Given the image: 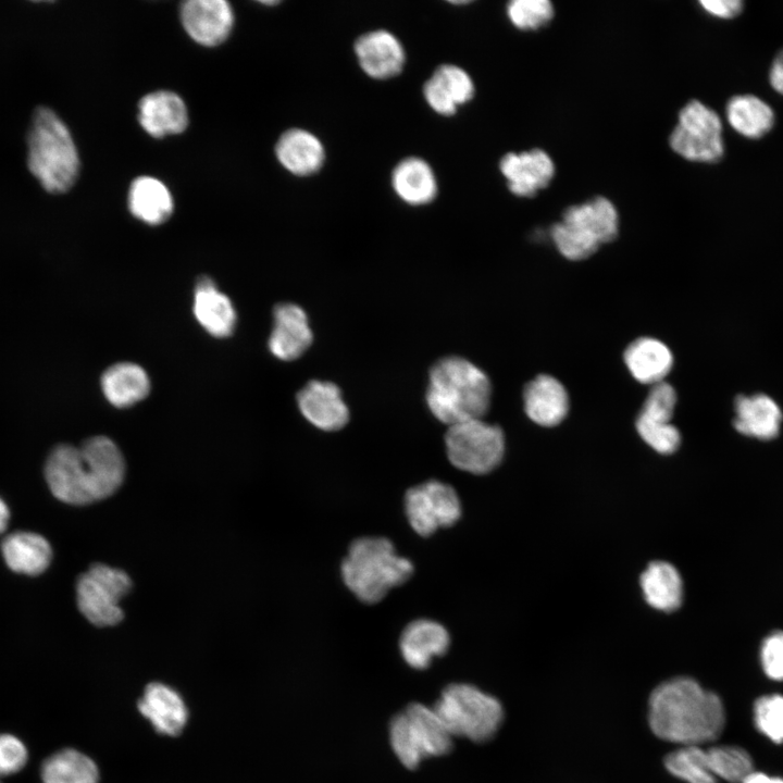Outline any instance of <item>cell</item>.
<instances>
[{"label":"cell","mask_w":783,"mask_h":783,"mask_svg":"<svg viewBox=\"0 0 783 783\" xmlns=\"http://www.w3.org/2000/svg\"><path fill=\"white\" fill-rule=\"evenodd\" d=\"M760 662L769 679L783 681V631L766 636L760 647Z\"/></svg>","instance_id":"cell-39"},{"label":"cell","mask_w":783,"mask_h":783,"mask_svg":"<svg viewBox=\"0 0 783 783\" xmlns=\"http://www.w3.org/2000/svg\"><path fill=\"white\" fill-rule=\"evenodd\" d=\"M1 552L12 571L28 575L42 573L52 558L49 542L37 533L26 531L14 532L4 537Z\"/></svg>","instance_id":"cell-27"},{"label":"cell","mask_w":783,"mask_h":783,"mask_svg":"<svg viewBox=\"0 0 783 783\" xmlns=\"http://www.w3.org/2000/svg\"><path fill=\"white\" fill-rule=\"evenodd\" d=\"M181 21L186 33L198 44H222L234 25V12L224 0H188L182 4Z\"/></svg>","instance_id":"cell-15"},{"label":"cell","mask_w":783,"mask_h":783,"mask_svg":"<svg viewBox=\"0 0 783 783\" xmlns=\"http://www.w3.org/2000/svg\"><path fill=\"white\" fill-rule=\"evenodd\" d=\"M647 720L651 732L664 742L703 746L723 732L725 711L717 694L692 678L678 676L652 689Z\"/></svg>","instance_id":"cell-1"},{"label":"cell","mask_w":783,"mask_h":783,"mask_svg":"<svg viewBox=\"0 0 783 783\" xmlns=\"http://www.w3.org/2000/svg\"><path fill=\"white\" fill-rule=\"evenodd\" d=\"M506 12L511 24L520 30H537L548 25L555 15L549 0H512Z\"/></svg>","instance_id":"cell-36"},{"label":"cell","mask_w":783,"mask_h":783,"mask_svg":"<svg viewBox=\"0 0 783 783\" xmlns=\"http://www.w3.org/2000/svg\"><path fill=\"white\" fill-rule=\"evenodd\" d=\"M260 3L265 4V5H276V4H278L277 1H262V2H260Z\"/></svg>","instance_id":"cell-46"},{"label":"cell","mask_w":783,"mask_h":783,"mask_svg":"<svg viewBox=\"0 0 783 783\" xmlns=\"http://www.w3.org/2000/svg\"><path fill=\"white\" fill-rule=\"evenodd\" d=\"M499 171L511 194L532 198L551 183L556 167L551 157L540 148L508 152L499 161Z\"/></svg>","instance_id":"cell-14"},{"label":"cell","mask_w":783,"mask_h":783,"mask_svg":"<svg viewBox=\"0 0 783 783\" xmlns=\"http://www.w3.org/2000/svg\"><path fill=\"white\" fill-rule=\"evenodd\" d=\"M671 149L693 162L719 161L724 151L722 123L716 111L698 100L688 101L679 112L669 136Z\"/></svg>","instance_id":"cell-11"},{"label":"cell","mask_w":783,"mask_h":783,"mask_svg":"<svg viewBox=\"0 0 783 783\" xmlns=\"http://www.w3.org/2000/svg\"><path fill=\"white\" fill-rule=\"evenodd\" d=\"M423 97L428 107L437 114L450 116L458 110L455 101L432 76L423 85Z\"/></svg>","instance_id":"cell-41"},{"label":"cell","mask_w":783,"mask_h":783,"mask_svg":"<svg viewBox=\"0 0 783 783\" xmlns=\"http://www.w3.org/2000/svg\"><path fill=\"white\" fill-rule=\"evenodd\" d=\"M278 162L297 176L318 173L325 161L322 141L311 132L291 128L281 135L275 146Z\"/></svg>","instance_id":"cell-23"},{"label":"cell","mask_w":783,"mask_h":783,"mask_svg":"<svg viewBox=\"0 0 783 783\" xmlns=\"http://www.w3.org/2000/svg\"><path fill=\"white\" fill-rule=\"evenodd\" d=\"M297 402L302 415L320 430L338 431L349 420L341 391L332 382L310 381L299 390Z\"/></svg>","instance_id":"cell-17"},{"label":"cell","mask_w":783,"mask_h":783,"mask_svg":"<svg viewBox=\"0 0 783 783\" xmlns=\"http://www.w3.org/2000/svg\"><path fill=\"white\" fill-rule=\"evenodd\" d=\"M1 783V782H0Z\"/></svg>","instance_id":"cell-47"},{"label":"cell","mask_w":783,"mask_h":783,"mask_svg":"<svg viewBox=\"0 0 783 783\" xmlns=\"http://www.w3.org/2000/svg\"><path fill=\"white\" fill-rule=\"evenodd\" d=\"M27 167L44 190L69 191L76 183L80 161L72 134L50 108L35 109L26 138Z\"/></svg>","instance_id":"cell-3"},{"label":"cell","mask_w":783,"mask_h":783,"mask_svg":"<svg viewBox=\"0 0 783 783\" xmlns=\"http://www.w3.org/2000/svg\"><path fill=\"white\" fill-rule=\"evenodd\" d=\"M129 212L149 225H160L173 213L174 202L169 188L158 178L139 176L128 190Z\"/></svg>","instance_id":"cell-29"},{"label":"cell","mask_w":783,"mask_h":783,"mask_svg":"<svg viewBox=\"0 0 783 783\" xmlns=\"http://www.w3.org/2000/svg\"><path fill=\"white\" fill-rule=\"evenodd\" d=\"M101 387L110 403L126 408L142 400L149 394L150 381L140 365L120 362L104 371Z\"/></svg>","instance_id":"cell-30"},{"label":"cell","mask_w":783,"mask_h":783,"mask_svg":"<svg viewBox=\"0 0 783 783\" xmlns=\"http://www.w3.org/2000/svg\"><path fill=\"white\" fill-rule=\"evenodd\" d=\"M139 711L165 735L179 734L187 721V709L182 697L161 683L149 684L138 703Z\"/></svg>","instance_id":"cell-24"},{"label":"cell","mask_w":783,"mask_h":783,"mask_svg":"<svg viewBox=\"0 0 783 783\" xmlns=\"http://www.w3.org/2000/svg\"><path fill=\"white\" fill-rule=\"evenodd\" d=\"M460 107L474 97V83L462 67L455 64H442L431 75Z\"/></svg>","instance_id":"cell-38"},{"label":"cell","mask_w":783,"mask_h":783,"mask_svg":"<svg viewBox=\"0 0 783 783\" xmlns=\"http://www.w3.org/2000/svg\"><path fill=\"white\" fill-rule=\"evenodd\" d=\"M754 722L758 731L773 743H783V695L759 697L754 705Z\"/></svg>","instance_id":"cell-37"},{"label":"cell","mask_w":783,"mask_h":783,"mask_svg":"<svg viewBox=\"0 0 783 783\" xmlns=\"http://www.w3.org/2000/svg\"><path fill=\"white\" fill-rule=\"evenodd\" d=\"M340 571L344 583L359 600L376 604L389 589L409 580L413 564L398 556L387 538L366 536L350 544Z\"/></svg>","instance_id":"cell-5"},{"label":"cell","mask_w":783,"mask_h":783,"mask_svg":"<svg viewBox=\"0 0 783 783\" xmlns=\"http://www.w3.org/2000/svg\"><path fill=\"white\" fill-rule=\"evenodd\" d=\"M389 741L399 761L415 769L426 758L448 754L453 737L433 707L414 703L398 712L389 723Z\"/></svg>","instance_id":"cell-8"},{"label":"cell","mask_w":783,"mask_h":783,"mask_svg":"<svg viewBox=\"0 0 783 783\" xmlns=\"http://www.w3.org/2000/svg\"><path fill=\"white\" fill-rule=\"evenodd\" d=\"M641 586L646 601L657 610L671 612L681 606L683 582L671 563L651 562L641 576Z\"/></svg>","instance_id":"cell-31"},{"label":"cell","mask_w":783,"mask_h":783,"mask_svg":"<svg viewBox=\"0 0 783 783\" xmlns=\"http://www.w3.org/2000/svg\"><path fill=\"white\" fill-rule=\"evenodd\" d=\"M130 587L132 580L126 572L95 563L77 580V607L94 625H115L124 617L119 602Z\"/></svg>","instance_id":"cell-10"},{"label":"cell","mask_w":783,"mask_h":783,"mask_svg":"<svg viewBox=\"0 0 783 783\" xmlns=\"http://www.w3.org/2000/svg\"><path fill=\"white\" fill-rule=\"evenodd\" d=\"M742 783H783V779L753 771Z\"/></svg>","instance_id":"cell-44"},{"label":"cell","mask_w":783,"mask_h":783,"mask_svg":"<svg viewBox=\"0 0 783 783\" xmlns=\"http://www.w3.org/2000/svg\"><path fill=\"white\" fill-rule=\"evenodd\" d=\"M450 645L448 631L431 619H418L402 631L399 648L406 663L415 670L426 669L435 657L447 652Z\"/></svg>","instance_id":"cell-19"},{"label":"cell","mask_w":783,"mask_h":783,"mask_svg":"<svg viewBox=\"0 0 783 783\" xmlns=\"http://www.w3.org/2000/svg\"><path fill=\"white\" fill-rule=\"evenodd\" d=\"M138 121L150 136L162 138L183 133L188 125V112L178 95L159 90L140 99Z\"/></svg>","instance_id":"cell-20"},{"label":"cell","mask_w":783,"mask_h":783,"mask_svg":"<svg viewBox=\"0 0 783 783\" xmlns=\"http://www.w3.org/2000/svg\"><path fill=\"white\" fill-rule=\"evenodd\" d=\"M769 78L773 89L783 95V50L773 60Z\"/></svg>","instance_id":"cell-43"},{"label":"cell","mask_w":783,"mask_h":783,"mask_svg":"<svg viewBox=\"0 0 783 783\" xmlns=\"http://www.w3.org/2000/svg\"><path fill=\"white\" fill-rule=\"evenodd\" d=\"M675 403V389L669 383L660 382L650 388L636 419L642 439L661 455L673 453L681 443L679 430L671 424Z\"/></svg>","instance_id":"cell-13"},{"label":"cell","mask_w":783,"mask_h":783,"mask_svg":"<svg viewBox=\"0 0 783 783\" xmlns=\"http://www.w3.org/2000/svg\"><path fill=\"white\" fill-rule=\"evenodd\" d=\"M194 314L212 336L227 337L236 324V311L227 296L209 277H201L195 289Z\"/></svg>","instance_id":"cell-26"},{"label":"cell","mask_w":783,"mask_h":783,"mask_svg":"<svg viewBox=\"0 0 783 783\" xmlns=\"http://www.w3.org/2000/svg\"><path fill=\"white\" fill-rule=\"evenodd\" d=\"M432 707L452 737L475 743L492 739L505 714L496 697L468 683L448 685Z\"/></svg>","instance_id":"cell-7"},{"label":"cell","mask_w":783,"mask_h":783,"mask_svg":"<svg viewBox=\"0 0 783 783\" xmlns=\"http://www.w3.org/2000/svg\"><path fill=\"white\" fill-rule=\"evenodd\" d=\"M49 489L70 505H87L114 494L125 476L124 457L109 437L98 435L79 447L61 444L47 458Z\"/></svg>","instance_id":"cell-2"},{"label":"cell","mask_w":783,"mask_h":783,"mask_svg":"<svg viewBox=\"0 0 783 783\" xmlns=\"http://www.w3.org/2000/svg\"><path fill=\"white\" fill-rule=\"evenodd\" d=\"M42 783H98L96 763L78 750L67 748L48 757L41 766Z\"/></svg>","instance_id":"cell-33"},{"label":"cell","mask_w":783,"mask_h":783,"mask_svg":"<svg viewBox=\"0 0 783 783\" xmlns=\"http://www.w3.org/2000/svg\"><path fill=\"white\" fill-rule=\"evenodd\" d=\"M10 519V511L5 502L0 498V534L7 529Z\"/></svg>","instance_id":"cell-45"},{"label":"cell","mask_w":783,"mask_h":783,"mask_svg":"<svg viewBox=\"0 0 783 783\" xmlns=\"http://www.w3.org/2000/svg\"><path fill=\"white\" fill-rule=\"evenodd\" d=\"M618 233L617 208L604 196L567 208L561 221L550 227L558 251L572 261L588 258L601 244L612 241Z\"/></svg>","instance_id":"cell-6"},{"label":"cell","mask_w":783,"mask_h":783,"mask_svg":"<svg viewBox=\"0 0 783 783\" xmlns=\"http://www.w3.org/2000/svg\"><path fill=\"white\" fill-rule=\"evenodd\" d=\"M274 325L269 348L278 359L299 358L312 344L313 335L302 308L295 303H279L273 311Z\"/></svg>","instance_id":"cell-18"},{"label":"cell","mask_w":783,"mask_h":783,"mask_svg":"<svg viewBox=\"0 0 783 783\" xmlns=\"http://www.w3.org/2000/svg\"><path fill=\"white\" fill-rule=\"evenodd\" d=\"M735 430L748 437L770 440L778 436L783 414L776 401L766 394L741 395L736 398Z\"/></svg>","instance_id":"cell-22"},{"label":"cell","mask_w":783,"mask_h":783,"mask_svg":"<svg viewBox=\"0 0 783 783\" xmlns=\"http://www.w3.org/2000/svg\"><path fill=\"white\" fill-rule=\"evenodd\" d=\"M391 187L400 200L420 207L437 195V179L431 165L419 157H407L391 172Z\"/></svg>","instance_id":"cell-25"},{"label":"cell","mask_w":783,"mask_h":783,"mask_svg":"<svg viewBox=\"0 0 783 783\" xmlns=\"http://www.w3.org/2000/svg\"><path fill=\"white\" fill-rule=\"evenodd\" d=\"M726 119L741 135L759 138L774 123V112L768 103L754 95L734 96L726 104Z\"/></svg>","instance_id":"cell-32"},{"label":"cell","mask_w":783,"mask_h":783,"mask_svg":"<svg viewBox=\"0 0 783 783\" xmlns=\"http://www.w3.org/2000/svg\"><path fill=\"white\" fill-rule=\"evenodd\" d=\"M490 394L487 375L461 357L443 358L430 371L426 402L433 415L448 426L482 419Z\"/></svg>","instance_id":"cell-4"},{"label":"cell","mask_w":783,"mask_h":783,"mask_svg":"<svg viewBox=\"0 0 783 783\" xmlns=\"http://www.w3.org/2000/svg\"><path fill=\"white\" fill-rule=\"evenodd\" d=\"M667 771L686 783H717L703 746H678L663 759Z\"/></svg>","instance_id":"cell-34"},{"label":"cell","mask_w":783,"mask_h":783,"mask_svg":"<svg viewBox=\"0 0 783 783\" xmlns=\"http://www.w3.org/2000/svg\"><path fill=\"white\" fill-rule=\"evenodd\" d=\"M405 511L411 527L427 537L460 519L461 502L451 485L431 480L407 490Z\"/></svg>","instance_id":"cell-12"},{"label":"cell","mask_w":783,"mask_h":783,"mask_svg":"<svg viewBox=\"0 0 783 783\" xmlns=\"http://www.w3.org/2000/svg\"><path fill=\"white\" fill-rule=\"evenodd\" d=\"M27 756V749L21 739L11 734H0V776L22 770Z\"/></svg>","instance_id":"cell-40"},{"label":"cell","mask_w":783,"mask_h":783,"mask_svg":"<svg viewBox=\"0 0 783 783\" xmlns=\"http://www.w3.org/2000/svg\"><path fill=\"white\" fill-rule=\"evenodd\" d=\"M706 750L710 770L717 780L742 783L754 771L753 760L742 747L719 745Z\"/></svg>","instance_id":"cell-35"},{"label":"cell","mask_w":783,"mask_h":783,"mask_svg":"<svg viewBox=\"0 0 783 783\" xmlns=\"http://www.w3.org/2000/svg\"><path fill=\"white\" fill-rule=\"evenodd\" d=\"M523 399L526 415L540 426L558 425L569 411L567 389L548 374H539L529 382L524 387Z\"/></svg>","instance_id":"cell-21"},{"label":"cell","mask_w":783,"mask_h":783,"mask_svg":"<svg viewBox=\"0 0 783 783\" xmlns=\"http://www.w3.org/2000/svg\"><path fill=\"white\" fill-rule=\"evenodd\" d=\"M353 50L361 70L374 79L396 77L406 62L400 40L385 29L362 34L355 41Z\"/></svg>","instance_id":"cell-16"},{"label":"cell","mask_w":783,"mask_h":783,"mask_svg":"<svg viewBox=\"0 0 783 783\" xmlns=\"http://www.w3.org/2000/svg\"><path fill=\"white\" fill-rule=\"evenodd\" d=\"M632 376L643 384L663 382L673 364L670 349L660 340L641 337L631 343L623 355Z\"/></svg>","instance_id":"cell-28"},{"label":"cell","mask_w":783,"mask_h":783,"mask_svg":"<svg viewBox=\"0 0 783 783\" xmlns=\"http://www.w3.org/2000/svg\"><path fill=\"white\" fill-rule=\"evenodd\" d=\"M445 445L447 457L453 467L477 475L493 471L505 453L501 428L482 419L448 426Z\"/></svg>","instance_id":"cell-9"},{"label":"cell","mask_w":783,"mask_h":783,"mask_svg":"<svg viewBox=\"0 0 783 783\" xmlns=\"http://www.w3.org/2000/svg\"><path fill=\"white\" fill-rule=\"evenodd\" d=\"M699 4L709 14L722 18H732L743 9L741 0H701Z\"/></svg>","instance_id":"cell-42"}]
</instances>
